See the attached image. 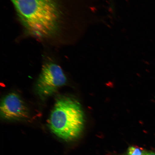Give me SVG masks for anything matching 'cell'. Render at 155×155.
I'll return each instance as SVG.
<instances>
[{"instance_id": "6da1fadb", "label": "cell", "mask_w": 155, "mask_h": 155, "mask_svg": "<svg viewBox=\"0 0 155 155\" xmlns=\"http://www.w3.org/2000/svg\"><path fill=\"white\" fill-rule=\"evenodd\" d=\"M26 31L36 37H53L60 29L63 13L57 0H11Z\"/></svg>"}, {"instance_id": "7a4b0ae2", "label": "cell", "mask_w": 155, "mask_h": 155, "mask_svg": "<svg viewBox=\"0 0 155 155\" xmlns=\"http://www.w3.org/2000/svg\"><path fill=\"white\" fill-rule=\"evenodd\" d=\"M84 124V113L77 101L67 97L58 99L48 120L54 134L63 140H74L82 133Z\"/></svg>"}, {"instance_id": "3957f363", "label": "cell", "mask_w": 155, "mask_h": 155, "mask_svg": "<svg viewBox=\"0 0 155 155\" xmlns=\"http://www.w3.org/2000/svg\"><path fill=\"white\" fill-rule=\"evenodd\" d=\"M66 82L67 78L61 68L55 63H48L42 69L37 89L40 95L48 97L64 85Z\"/></svg>"}, {"instance_id": "277c9868", "label": "cell", "mask_w": 155, "mask_h": 155, "mask_svg": "<svg viewBox=\"0 0 155 155\" xmlns=\"http://www.w3.org/2000/svg\"><path fill=\"white\" fill-rule=\"evenodd\" d=\"M1 114L5 119H24L28 117V110L21 97L12 93L7 94L2 101Z\"/></svg>"}, {"instance_id": "5b68a950", "label": "cell", "mask_w": 155, "mask_h": 155, "mask_svg": "<svg viewBox=\"0 0 155 155\" xmlns=\"http://www.w3.org/2000/svg\"><path fill=\"white\" fill-rule=\"evenodd\" d=\"M144 151L137 147L131 146L128 150L127 155H143Z\"/></svg>"}, {"instance_id": "8992f818", "label": "cell", "mask_w": 155, "mask_h": 155, "mask_svg": "<svg viewBox=\"0 0 155 155\" xmlns=\"http://www.w3.org/2000/svg\"><path fill=\"white\" fill-rule=\"evenodd\" d=\"M143 155H155V153L152 151H144Z\"/></svg>"}]
</instances>
